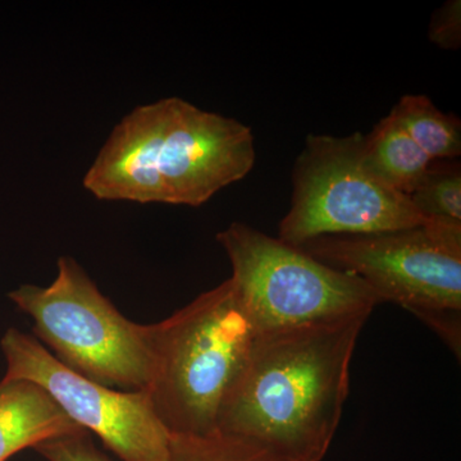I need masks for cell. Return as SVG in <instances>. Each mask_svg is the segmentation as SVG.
I'll list each match as a JSON object with an SVG mask.
<instances>
[{
	"label": "cell",
	"instance_id": "obj_8",
	"mask_svg": "<svg viewBox=\"0 0 461 461\" xmlns=\"http://www.w3.org/2000/svg\"><path fill=\"white\" fill-rule=\"evenodd\" d=\"M0 348L7 381L41 387L78 427L94 433L121 461H171L172 436L154 411L147 391L96 384L58 362L33 336L5 330Z\"/></svg>",
	"mask_w": 461,
	"mask_h": 461
},
{
	"label": "cell",
	"instance_id": "obj_1",
	"mask_svg": "<svg viewBox=\"0 0 461 461\" xmlns=\"http://www.w3.org/2000/svg\"><path fill=\"white\" fill-rule=\"evenodd\" d=\"M371 314L258 335L217 432L284 461H321L341 421L350 364Z\"/></svg>",
	"mask_w": 461,
	"mask_h": 461
},
{
	"label": "cell",
	"instance_id": "obj_2",
	"mask_svg": "<svg viewBox=\"0 0 461 461\" xmlns=\"http://www.w3.org/2000/svg\"><path fill=\"white\" fill-rule=\"evenodd\" d=\"M250 127L172 96L115 124L84 176L94 198L200 206L253 169Z\"/></svg>",
	"mask_w": 461,
	"mask_h": 461
},
{
	"label": "cell",
	"instance_id": "obj_14",
	"mask_svg": "<svg viewBox=\"0 0 461 461\" xmlns=\"http://www.w3.org/2000/svg\"><path fill=\"white\" fill-rule=\"evenodd\" d=\"M33 450L47 461H113L94 445L87 430L50 439Z\"/></svg>",
	"mask_w": 461,
	"mask_h": 461
},
{
	"label": "cell",
	"instance_id": "obj_15",
	"mask_svg": "<svg viewBox=\"0 0 461 461\" xmlns=\"http://www.w3.org/2000/svg\"><path fill=\"white\" fill-rule=\"evenodd\" d=\"M430 41L444 50H457L461 41V3L451 0L433 16L429 27Z\"/></svg>",
	"mask_w": 461,
	"mask_h": 461
},
{
	"label": "cell",
	"instance_id": "obj_7",
	"mask_svg": "<svg viewBox=\"0 0 461 461\" xmlns=\"http://www.w3.org/2000/svg\"><path fill=\"white\" fill-rule=\"evenodd\" d=\"M299 248L415 315L461 312V221L427 218L417 229L323 236Z\"/></svg>",
	"mask_w": 461,
	"mask_h": 461
},
{
	"label": "cell",
	"instance_id": "obj_13",
	"mask_svg": "<svg viewBox=\"0 0 461 461\" xmlns=\"http://www.w3.org/2000/svg\"><path fill=\"white\" fill-rule=\"evenodd\" d=\"M171 461H284L253 446L214 433L208 437L172 436Z\"/></svg>",
	"mask_w": 461,
	"mask_h": 461
},
{
	"label": "cell",
	"instance_id": "obj_4",
	"mask_svg": "<svg viewBox=\"0 0 461 461\" xmlns=\"http://www.w3.org/2000/svg\"><path fill=\"white\" fill-rule=\"evenodd\" d=\"M8 297L67 368L115 390H148L153 375L149 324L127 320L74 258L58 259L50 286L21 285Z\"/></svg>",
	"mask_w": 461,
	"mask_h": 461
},
{
	"label": "cell",
	"instance_id": "obj_3",
	"mask_svg": "<svg viewBox=\"0 0 461 461\" xmlns=\"http://www.w3.org/2000/svg\"><path fill=\"white\" fill-rule=\"evenodd\" d=\"M259 335L232 281L149 324L153 375L147 393L176 437H208Z\"/></svg>",
	"mask_w": 461,
	"mask_h": 461
},
{
	"label": "cell",
	"instance_id": "obj_6",
	"mask_svg": "<svg viewBox=\"0 0 461 461\" xmlns=\"http://www.w3.org/2000/svg\"><path fill=\"white\" fill-rule=\"evenodd\" d=\"M363 136H309L294 167L291 208L278 239L299 248L323 236L379 235L426 223L411 196L364 165Z\"/></svg>",
	"mask_w": 461,
	"mask_h": 461
},
{
	"label": "cell",
	"instance_id": "obj_12",
	"mask_svg": "<svg viewBox=\"0 0 461 461\" xmlns=\"http://www.w3.org/2000/svg\"><path fill=\"white\" fill-rule=\"evenodd\" d=\"M411 200L424 218L461 221V169L459 163H430Z\"/></svg>",
	"mask_w": 461,
	"mask_h": 461
},
{
	"label": "cell",
	"instance_id": "obj_10",
	"mask_svg": "<svg viewBox=\"0 0 461 461\" xmlns=\"http://www.w3.org/2000/svg\"><path fill=\"white\" fill-rule=\"evenodd\" d=\"M362 154L364 165L379 181L408 196L433 162L390 114L363 136Z\"/></svg>",
	"mask_w": 461,
	"mask_h": 461
},
{
	"label": "cell",
	"instance_id": "obj_9",
	"mask_svg": "<svg viewBox=\"0 0 461 461\" xmlns=\"http://www.w3.org/2000/svg\"><path fill=\"white\" fill-rule=\"evenodd\" d=\"M83 430L38 384L23 379L0 382V461Z\"/></svg>",
	"mask_w": 461,
	"mask_h": 461
},
{
	"label": "cell",
	"instance_id": "obj_16",
	"mask_svg": "<svg viewBox=\"0 0 461 461\" xmlns=\"http://www.w3.org/2000/svg\"><path fill=\"white\" fill-rule=\"evenodd\" d=\"M418 317L437 330L455 353L460 354V312H429Z\"/></svg>",
	"mask_w": 461,
	"mask_h": 461
},
{
	"label": "cell",
	"instance_id": "obj_11",
	"mask_svg": "<svg viewBox=\"0 0 461 461\" xmlns=\"http://www.w3.org/2000/svg\"><path fill=\"white\" fill-rule=\"evenodd\" d=\"M390 115L433 162L460 157L459 118L439 111L429 96H402Z\"/></svg>",
	"mask_w": 461,
	"mask_h": 461
},
{
	"label": "cell",
	"instance_id": "obj_5",
	"mask_svg": "<svg viewBox=\"0 0 461 461\" xmlns=\"http://www.w3.org/2000/svg\"><path fill=\"white\" fill-rule=\"evenodd\" d=\"M259 333L372 314L384 300L362 278L241 222L217 235Z\"/></svg>",
	"mask_w": 461,
	"mask_h": 461
}]
</instances>
